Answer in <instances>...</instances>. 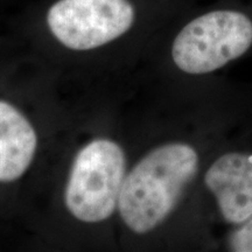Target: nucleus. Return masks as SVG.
<instances>
[{
    "label": "nucleus",
    "mask_w": 252,
    "mask_h": 252,
    "mask_svg": "<svg viewBox=\"0 0 252 252\" xmlns=\"http://www.w3.org/2000/svg\"><path fill=\"white\" fill-rule=\"evenodd\" d=\"M198 166L197 151L189 144L176 141L153 149L125 176L118 198L123 222L138 235L162 224L196 176Z\"/></svg>",
    "instance_id": "1"
},
{
    "label": "nucleus",
    "mask_w": 252,
    "mask_h": 252,
    "mask_svg": "<svg viewBox=\"0 0 252 252\" xmlns=\"http://www.w3.org/2000/svg\"><path fill=\"white\" fill-rule=\"evenodd\" d=\"M252 48V4L230 1L201 13L179 31L172 42L173 62L190 75L225 67Z\"/></svg>",
    "instance_id": "2"
},
{
    "label": "nucleus",
    "mask_w": 252,
    "mask_h": 252,
    "mask_svg": "<svg viewBox=\"0 0 252 252\" xmlns=\"http://www.w3.org/2000/svg\"><path fill=\"white\" fill-rule=\"evenodd\" d=\"M126 176V158L115 141L94 139L72 162L64 202L75 219L86 223L103 222L115 213Z\"/></svg>",
    "instance_id": "3"
},
{
    "label": "nucleus",
    "mask_w": 252,
    "mask_h": 252,
    "mask_svg": "<svg viewBox=\"0 0 252 252\" xmlns=\"http://www.w3.org/2000/svg\"><path fill=\"white\" fill-rule=\"evenodd\" d=\"M134 18L128 0H59L49 8L47 24L64 47L90 50L121 37Z\"/></svg>",
    "instance_id": "4"
},
{
    "label": "nucleus",
    "mask_w": 252,
    "mask_h": 252,
    "mask_svg": "<svg viewBox=\"0 0 252 252\" xmlns=\"http://www.w3.org/2000/svg\"><path fill=\"white\" fill-rule=\"evenodd\" d=\"M204 184L226 223L236 226L252 216V153L222 154L208 167Z\"/></svg>",
    "instance_id": "5"
},
{
    "label": "nucleus",
    "mask_w": 252,
    "mask_h": 252,
    "mask_svg": "<svg viewBox=\"0 0 252 252\" xmlns=\"http://www.w3.org/2000/svg\"><path fill=\"white\" fill-rule=\"evenodd\" d=\"M36 132L17 108L0 100V182L18 180L36 152Z\"/></svg>",
    "instance_id": "6"
},
{
    "label": "nucleus",
    "mask_w": 252,
    "mask_h": 252,
    "mask_svg": "<svg viewBox=\"0 0 252 252\" xmlns=\"http://www.w3.org/2000/svg\"><path fill=\"white\" fill-rule=\"evenodd\" d=\"M226 245L230 251L252 252V216L235 226L230 232Z\"/></svg>",
    "instance_id": "7"
}]
</instances>
